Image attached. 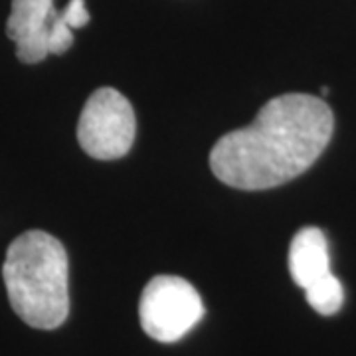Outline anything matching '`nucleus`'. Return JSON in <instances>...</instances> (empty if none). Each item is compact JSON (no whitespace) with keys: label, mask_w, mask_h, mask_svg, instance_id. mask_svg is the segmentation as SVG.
Masks as SVG:
<instances>
[{"label":"nucleus","mask_w":356,"mask_h":356,"mask_svg":"<svg viewBox=\"0 0 356 356\" xmlns=\"http://www.w3.org/2000/svg\"><path fill=\"white\" fill-rule=\"evenodd\" d=\"M305 295L309 305L313 307L318 315H325V317H331L334 313H339L344 303L343 283L332 273L321 277L313 285H309L305 289Z\"/></svg>","instance_id":"obj_7"},{"label":"nucleus","mask_w":356,"mask_h":356,"mask_svg":"<svg viewBox=\"0 0 356 356\" xmlns=\"http://www.w3.org/2000/svg\"><path fill=\"white\" fill-rule=\"evenodd\" d=\"M202 317V297L182 277L156 275L143 289L139 301L140 327L159 343H177Z\"/></svg>","instance_id":"obj_3"},{"label":"nucleus","mask_w":356,"mask_h":356,"mask_svg":"<svg viewBox=\"0 0 356 356\" xmlns=\"http://www.w3.org/2000/svg\"><path fill=\"white\" fill-rule=\"evenodd\" d=\"M334 129L331 107L321 97L287 93L267 102L252 125L226 133L210 153L212 172L240 191L285 184L327 149Z\"/></svg>","instance_id":"obj_1"},{"label":"nucleus","mask_w":356,"mask_h":356,"mask_svg":"<svg viewBox=\"0 0 356 356\" xmlns=\"http://www.w3.org/2000/svg\"><path fill=\"white\" fill-rule=\"evenodd\" d=\"M48 42H50V54H56V56L65 54L74 44V28L65 22L62 10H56L51 16Z\"/></svg>","instance_id":"obj_8"},{"label":"nucleus","mask_w":356,"mask_h":356,"mask_svg":"<svg viewBox=\"0 0 356 356\" xmlns=\"http://www.w3.org/2000/svg\"><path fill=\"white\" fill-rule=\"evenodd\" d=\"M289 273L303 289L331 273L329 243L321 229L309 226L295 234L289 248Z\"/></svg>","instance_id":"obj_6"},{"label":"nucleus","mask_w":356,"mask_h":356,"mask_svg":"<svg viewBox=\"0 0 356 356\" xmlns=\"http://www.w3.org/2000/svg\"><path fill=\"white\" fill-rule=\"evenodd\" d=\"M137 121L129 99L113 88L93 91L77 123L81 149L97 161H115L131 151Z\"/></svg>","instance_id":"obj_4"},{"label":"nucleus","mask_w":356,"mask_h":356,"mask_svg":"<svg viewBox=\"0 0 356 356\" xmlns=\"http://www.w3.org/2000/svg\"><path fill=\"white\" fill-rule=\"evenodd\" d=\"M2 277L14 313L26 325L51 331L70 315L67 254L58 238L30 229L18 236L2 266Z\"/></svg>","instance_id":"obj_2"},{"label":"nucleus","mask_w":356,"mask_h":356,"mask_svg":"<svg viewBox=\"0 0 356 356\" xmlns=\"http://www.w3.org/2000/svg\"><path fill=\"white\" fill-rule=\"evenodd\" d=\"M62 16H64L65 22L72 26L74 30L76 28H83L89 22V13L83 0H70V4L62 10Z\"/></svg>","instance_id":"obj_9"},{"label":"nucleus","mask_w":356,"mask_h":356,"mask_svg":"<svg viewBox=\"0 0 356 356\" xmlns=\"http://www.w3.org/2000/svg\"><path fill=\"white\" fill-rule=\"evenodd\" d=\"M54 0H13V10L6 22V36L16 44V56L24 64H40L50 56Z\"/></svg>","instance_id":"obj_5"}]
</instances>
